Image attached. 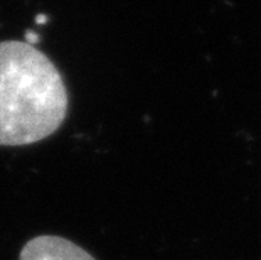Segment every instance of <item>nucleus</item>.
Wrapping results in <instances>:
<instances>
[{
	"mask_svg": "<svg viewBox=\"0 0 261 260\" xmlns=\"http://www.w3.org/2000/svg\"><path fill=\"white\" fill-rule=\"evenodd\" d=\"M68 113L59 69L27 41L0 42V146H27L54 134Z\"/></svg>",
	"mask_w": 261,
	"mask_h": 260,
	"instance_id": "nucleus-1",
	"label": "nucleus"
},
{
	"mask_svg": "<svg viewBox=\"0 0 261 260\" xmlns=\"http://www.w3.org/2000/svg\"><path fill=\"white\" fill-rule=\"evenodd\" d=\"M19 260H96L74 242L56 235H39L22 247Z\"/></svg>",
	"mask_w": 261,
	"mask_h": 260,
	"instance_id": "nucleus-2",
	"label": "nucleus"
}]
</instances>
